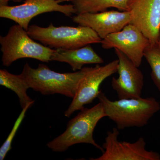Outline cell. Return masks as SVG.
<instances>
[{"label": "cell", "mask_w": 160, "mask_h": 160, "mask_svg": "<svg viewBox=\"0 0 160 160\" xmlns=\"http://www.w3.org/2000/svg\"><path fill=\"white\" fill-rule=\"evenodd\" d=\"M3 66L9 67L17 60L32 58L49 63L54 49L37 42L19 24L10 27L6 35L0 37Z\"/></svg>", "instance_id": "5b68a950"}, {"label": "cell", "mask_w": 160, "mask_h": 160, "mask_svg": "<svg viewBox=\"0 0 160 160\" xmlns=\"http://www.w3.org/2000/svg\"><path fill=\"white\" fill-rule=\"evenodd\" d=\"M80 111L69 121L63 133L47 143L49 149L55 152H63L73 145L85 143L91 144L104 152V148L96 142L93 138L99 121L106 117L102 104L99 102L91 108H84Z\"/></svg>", "instance_id": "3957f363"}, {"label": "cell", "mask_w": 160, "mask_h": 160, "mask_svg": "<svg viewBox=\"0 0 160 160\" xmlns=\"http://www.w3.org/2000/svg\"><path fill=\"white\" fill-rule=\"evenodd\" d=\"M33 103H30V104L26 106L25 108L22 109L21 113H20L19 116L17 119L14 123V126H13V128L12 129L11 132L9 133L5 142L3 143V145H2L1 148H0V160H4L8 152L9 151V150L11 149L12 148L11 144L12 143V140L14 138L18 129L19 128L21 123H22L24 118H25L26 112H27V110H28L29 107L32 105H33Z\"/></svg>", "instance_id": "e0dca14e"}, {"label": "cell", "mask_w": 160, "mask_h": 160, "mask_svg": "<svg viewBox=\"0 0 160 160\" xmlns=\"http://www.w3.org/2000/svg\"><path fill=\"white\" fill-rule=\"evenodd\" d=\"M118 60L112 61L105 66L97 65L90 67L79 84L74 97L69 107L65 112V116L69 118L78 110L84 108L97 98L101 92L100 86L104 80L118 72Z\"/></svg>", "instance_id": "52a82bcc"}, {"label": "cell", "mask_w": 160, "mask_h": 160, "mask_svg": "<svg viewBox=\"0 0 160 160\" xmlns=\"http://www.w3.org/2000/svg\"><path fill=\"white\" fill-rule=\"evenodd\" d=\"M25 0H0V5H8V3L10 1L16 2H20L22 1Z\"/></svg>", "instance_id": "ac0fdd59"}, {"label": "cell", "mask_w": 160, "mask_h": 160, "mask_svg": "<svg viewBox=\"0 0 160 160\" xmlns=\"http://www.w3.org/2000/svg\"><path fill=\"white\" fill-rule=\"evenodd\" d=\"M27 32L33 40L49 48L74 49L92 44H101L102 39L91 28L86 26H61L52 23L47 27L29 26Z\"/></svg>", "instance_id": "277c9868"}, {"label": "cell", "mask_w": 160, "mask_h": 160, "mask_svg": "<svg viewBox=\"0 0 160 160\" xmlns=\"http://www.w3.org/2000/svg\"><path fill=\"white\" fill-rule=\"evenodd\" d=\"M129 0H71L74 6L76 14L86 12H101L108 8H115L120 11H128Z\"/></svg>", "instance_id": "5bb4252c"}, {"label": "cell", "mask_w": 160, "mask_h": 160, "mask_svg": "<svg viewBox=\"0 0 160 160\" xmlns=\"http://www.w3.org/2000/svg\"><path fill=\"white\" fill-rule=\"evenodd\" d=\"M150 43L139 29L131 24L122 29L112 33L102 40L104 49H117L126 55L137 67H140L144 57V50Z\"/></svg>", "instance_id": "9c48e42d"}, {"label": "cell", "mask_w": 160, "mask_h": 160, "mask_svg": "<svg viewBox=\"0 0 160 160\" xmlns=\"http://www.w3.org/2000/svg\"><path fill=\"white\" fill-rule=\"evenodd\" d=\"M71 0H25L24 3L15 6L0 5V17L14 21L28 30L30 21L37 16L46 12H58L67 17L75 13L72 4L61 5Z\"/></svg>", "instance_id": "8992f818"}, {"label": "cell", "mask_w": 160, "mask_h": 160, "mask_svg": "<svg viewBox=\"0 0 160 160\" xmlns=\"http://www.w3.org/2000/svg\"><path fill=\"white\" fill-rule=\"evenodd\" d=\"M79 26L94 30L102 40L109 35L121 31L131 23L130 12L110 10L77 14L72 18Z\"/></svg>", "instance_id": "8fae6325"}, {"label": "cell", "mask_w": 160, "mask_h": 160, "mask_svg": "<svg viewBox=\"0 0 160 160\" xmlns=\"http://www.w3.org/2000/svg\"><path fill=\"white\" fill-rule=\"evenodd\" d=\"M144 57L151 69V77L160 91V42L149 43L144 50Z\"/></svg>", "instance_id": "2e32d148"}, {"label": "cell", "mask_w": 160, "mask_h": 160, "mask_svg": "<svg viewBox=\"0 0 160 160\" xmlns=\"http://www.w3.org/2000/svg\"><path fill=\"white\" fill-rule=\"evenodd\" d=\"M90 68L84 67L75 72L60 73L44 64L33 68L26 62L21 74L27 81L29 88L43 95L59 94L73 98L80 82Z\"/></svg>", "instance_id": "7a4b0ae2"}, {"label": "cell", "mask_w": 160, "mask_h": 160, "mask_svg": "<svg viewBox=\"0 0 160 160\" xmlns=\"http://www.w3.org/2000/svg\"><path fill=\"white\" fill-rule=\"evenodd\" d=\"M119 129L113 128L108 131L103 143L104 151L99 157L91 160H160L157 152L148 151L144 138L140 137L133 143L121 142L118 139Z\"/></svg>", "instance_id": "ba28073f"}, {"label": "cell", "mask_w": 160, "mask_h": 160, "mask_svg": "<svg viewBox=\"0 0 160 160\" xmlns=\"http://www.w3.org/2000/svg\"><path fill=\"white\" fill-rule=\"evenodd\" d=\"M97 98L102 104L106 116L115 123L119 130L145 126L160 110V103L153 97L112 101L101 90Z\"/></svg>", "instance_id": "6da1fadb"}, {"label": "cell", "mask_w": 160, "mask_h": 160, "mask_svg": "<svg viewBox=\"0 0 160 160\" xmlns=\"http://www.w3.org/2000/svg\"><path fill=\"white\" fill-rule=\"evenodd\" d=\"M130 24L142 32L150 43L158 42L160 27V0H129Z\"/></svg>", "instance_id": "7c38bea8"}, {"label": "cell", "mask_w": 160, "mask_h": 160, "mask_svg": "<svg viewBox=\"0 0 160 160\" xmlns=\"http://www.w3.org/2000/svg\"><path fill=\"white\" fill-rule=\"evenodd\" d=\"M51 61L68 63L73 71L81 70L86 64L104 63L102 58L89 45L74 49H55Z\"/></svg>", "instance_id": "4fadbf2b"}, {"label": "cell", "mask_w": 160, "mask_h": 160, "mask_svg": "<svg viewBox=\"0 0 160 160\" xmlns=\"http://www.w3.org/2000/svg\"><path fill=\"white\" fill-rule=\"evenodd\" d=\"M114 51L118 60L119 76L112 78V89L119 99L142 97L144 82L142 72L122 52L117 49Z\"/></svg>", "instance_id": "30bf717a"}, {"label": "cell", "mask_w": 160, "mask_h": 160, "mask_svg": "<svg viewBox=\"0 0 160 160\" xmlns=\"http://www.w3.org/2000/svg\"><path fill=\"white\" fill-rule=\"evenodd\" d=\"M158 41L159 42H160V27L159 29V31L158 38Z\"/></svg>", "instance_id": "d6986e66"}, {"label": "cell", "mask_w": 160, "mask_h": 160, "mask_svg": "<svg viewBox=\"0 0 160 160\" xmlns=\"http://www.w3.org/2000/svg\"><path fill=\"white\" fill-rule=\"evenodd\" d=\"M0 85L11 89L17 95L22 109L30 103H34V101L27 93L29 85L21 74H12L6 69H1Z\"/></svg>", "instance_id": "9a60e30c"}]
</instances>
